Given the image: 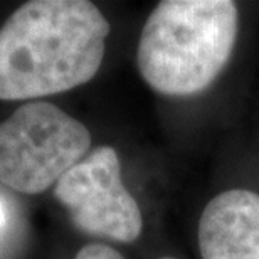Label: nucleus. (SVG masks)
<instances>
[{"mask_svg":"<svg viewBox=\"0 0 259 259\" xmlns=\"http://www.w3.org/2000/svg\"><path fill=\"white\" fill-rule=\"evenodd\" d=\"M91 148V133L53 103L30 101L0 123V182L35 195L58 184Z\"/></svg>","mask_w":259,"mask_h":259,"instance_id":"3","label":"nucleus"},{"mask_svg":"<svg viewBox=\"0 0 259 259\" xmlns=\"http://www.w3.org/2000/svg\"><path fill=\"white\" fill-rule=\"evenodd\" d=\"M160 259H174V257H160Z\"/></svg>","mask_w":259,"mask_h":259,"instance_id":"8","label":"nucleus"},{"mask_svg":"<svg viewBox=\"0 0 259 259\" xmlns=\"http://www.w3.org/2000/svg\"><path fill=\"white\" fill-rule=\"evenodd\" d=\"M237 27L239 14L231 0H163L140 35V74L160 95H197L229 63Z\"/></svg>","mask_w":259,"mask_h":259,"instance_id":"2","label":"nucleus"},{"mask_svg":"<svg viewBox=\"0 0 259 259\" xmlns=\"http://www.w3.org/2000/svg\"><path fill=\"white\" fill-rule=\"evenodd\" d=\"M74 259H125L120 252L106 244H86L77 251Z\"/></svg>","mask_w":259,"mask_h":259,"instance_id":"6","label":"nucleus"},{"mask_svg":"<svg viewBox=\"0 0 259 259\" xmlns=\"http://www.w3.org/2000/svg\"><path fill=\"white\" fill-rule=\"evenodd\" d=\"M199 247L202 259H259V194L215 195L200 215Z\"/></svg>","mask_w":259,"mask_h":259,"instance_id":"5","label":"nucleus"},{"mask_svg":"<svg viewBox=\"0 0 259 259\" xmlns=\"http://www.w3.org/2000/svg\"><path fill=\"white\" fill-rule=\"evenodd\" d=\"M4 226H5V209H4L2 199H0V231L4 229Z\"/></svg>","mask_w":259,"mask_h":259,"instance_id":"7","label":"nucleus"},{"mask_svg":"<svg viewBox=\"0 0 259 259\" xmlns=\"http://www.w3.org/2000/svg\"><path fill=\"white\" fill-rule=\"evenodd\" d=\"M110 24L88 0H32L0 29V100L58 95L100 71Z\"/></svg>","mask_w":259,"mask_h":259,"instance_id":"1","label":"nucleus"},{"mask_svg":"<svg viewBox=\"0 0 259 259\" xmlns=\"http://www.w3.org/2000/svg\"><path fill=\"white\" fill-rule=\"evenodd\" d=\"M54 197L86 234L116 242H133L142 234L138 202L123 185L120 158L110 145L95 148L64 174Z\"/></svg>","mask_w":259,"mask_h":259,"instance_id":"4","label":"nucleus"}]
</instances>
